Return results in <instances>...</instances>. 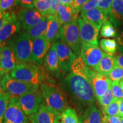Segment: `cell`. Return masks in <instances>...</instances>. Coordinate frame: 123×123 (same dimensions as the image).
<instances>
[{"label": "cell", "instance_id": "1", "mask_svg": "<svg viewBox=\"0 0 123 123\" xmlns=\"http://www.w3.org/2000/svg\"><path fill=\"white\" fill-rule=\"evenodd\" d=\"M64 89L75 101L90 106L95 101V95L91 84L83 77L71 73L62 84Z\"/></svg>", "mask_w": 123, "mask_h": 123}, {"label": "cell", "instance_id": "2", "mask_svg": "<svg viewBox=\"0 0 123 123\" xmlns=\"http://www.w3.org/2000/svg\"><path fill=\"white\" fill-rule=\"evenodd\" d=\"M41 92L44 104L60 113L67 108V101L63 91L53 84L43 83L41 84Z\"/></svg>", "mask_w": 123, "mask_h": 123}, {"label": "cell", "instance_id": "3", "mask_svg": "<svg viewBox=\"0 0 123 123\" xmlns=\"http://www.w3.org/2000/svg\"><path fill=\"white\" fill-rule=\"evenodd\" d=\"M33 41L27 33H22L14 37L10 42V46L14 54L18 64L30 61Z\"/></svg>", "mask_w": 123, "mask_h": 123}, {"label": "cell", "instance_id": "4", "mask_svg": "<svg viewBox=\"0 0 123 123\" xmlns=\"http://www.w3.org/2000/svg\"><path fill=\"white\" fill-rule=\"evenodd\" d=\"M9 75L14 79L36 86H39L42 80L39 69L29 62L17 64Z\"/></svg>", "mask_w": 123, "mask_h": 123}, {"label": "cell", "instance_id": "5", "mask_svg": "<svg viewBox=\"0 0 123 123\" xmlns=\"http://www.w3.org/2000/svg\"><path fill=\"white\" fill-rule=\"evenodd\" d=\"M60 38L67 44L75 54L80 55L82 43L80 36L78 20L62 26Z\"/></svg>", "mask_w": 123, "mask_h": 123}, {"label": "cell", "instance_id": "6", "mask_svg": "<svg viewBox=\"0 0 123 123\" xmlns=\"http://www.w3.org/2000/svg\"><path fill=\"white\" fill-rule=\"evenodd\" d=\"M4 91L9 92L10 95L20 96L36 91L39 86L23 82L12 78L8 74H6L1 80Z\"/></svg>", "mask_w": 123, "mask_h": 123}, {"label": "cell", "instance_id": "7", "mask_svg": "<svg viewBox=\"0 0 123 123\" xmlns=\"http://www.w3.org/2000/svg\"><path fill=\"white\" fill-rule=\"evenodd\" d=\"M28 117L23 112L19 96H10L3 123H26Z\"/></svg>", "mask_w": 123, "mask_h": 123}, {"label": "cell", "instance_id": "8", "mask_svg": "<svg viewBox=\"0 0 123 123\" xmlns=\"http://www.w3.org/2000/svg\"><path fill=\"white\" fill-rule=\"evenodd\" d=\"M19 99L21 108L25 114L27 116L36 113L41 104L43 103L41 91L39 90L21 95L19 96Z\"/></svg>", "mask_w": 123, "mask_h": 123}, {"label": "cell", "instance_id": "9", "mask_svg": "<svg viewBox=\"0 0 123 123\" xmlns=\"http://www.w3.org/2000/svg\"><path fill=\"white\" fill-rule=\"evenodd\" d=\"M88 80L91 84L98 100L105 95L109 88L111 87L112 81L107 75L102 74L91 68Z\"/></svg>", "mask_w": 123, "mask_h": 123}, {"label": "cell", "instance_id": "10", "mask_svg": "<svg viewBox=\"0 0 123 123\" xmlns=\"http://www.w3.org/2000/svg\"><path fill=\"white\" fill-rule=\"evenodd\" d=\"M104 54L99 46L83 44L79 56L86 66L94 70L102 59Z\"/></svg>", "mask_w": 123, "mask_h": 123}, {"label": "cell", "instance_id": "11", "mask_svg": "<svg viewBox=\"0 0 123 123\" xmlns=\"http://www.w3.org/2000/svg\"><path fill=\"white\" fill-rule=\"evenodd\" d=\"M80 36L83 44H90L98 46L99 30L81 16L78 18Z\"/></svg>", "mask_w": 123, "mask_h": 123}, {"label": "cell", "instance_id": "12", "mask_svg": "<svg viewBox=\"0 0 123 123\" xmlns=\"http://www.w3.org/2000/svg\"><path fill=\"white\" fill-rule=\"evenodd\" d=\"M61 116V113L43 103L34 114L28 116L31 123H56Z\"/></svg>", "mask_w": 123, "mask_h": 123}, {"label": "cell", "instance_id": "13", "mask_svg": "<svg viewBox=\"0 0 123 123\" xmlns=\"http://www.w3.org/2000/svg\"><path fill=\"white\" fill-rule=\"evenodd\" d=\"M44 17L34 7H25L18 13L17 18L26 31L41 22Z\"/></svg>", "mask_w": 123, "mask_h": 123}, {"label": "cell", "instance_id": "14", "mask_svg": "<svg viewBox=\"0 0 123 123\" xmlns=\"http://www.w3.org/2000/svg\"><path fill=\"white\" fill-rule=\"evenodd\" d=\"M57 53L60 68L64 71H68L71 69L72 63L78 57L70 47L62 41L54 43Z\"/></svg>", "mask_w": 123, "mask_h": 123}, {"label": "cell", "instance_id": "15", "mask_svg": "<svg viewBox=\"0 0 123 123\" xmlns=\"http://www.w3.org/2000/svg\"><path fill=\"white\" fill-rule=\"evenodd\" d=\"M33 49L30 62L37 64H41L51 45L44 37L37 38L33 40Z\"/></svg>", "mask_w": 123, "mask_h": 123}, {"label": "cell", "instance_id": "16", "mask_svg": "<svg viewBox=\"0 0 123 123\" xmlns=\"http://www.w3.org/2000/svg\"><path fill=\"white\" fill-rule=\"evenodd\" d=\"M79 13L71 5L61 4L54 15L60 24L63 25L77 21Z\"/></svg>", "mask_w": 123, "mask_h": 123}, {"label": "cell", "instance_id": "17", "mask_svg": "<svg viewBox=\"0 0 123 123\" xmlns=\"http://www.w3.org/2000/svg\"><path fill=\"white\" fill-rule=\"evenodd\" d=\"M20 26L21 24L16 15L13 13H10L7 22L0 30V43H5V42L12 35L19 33Z\"/></svg>", "mask_w": 123, "mask_h": 123}, {"label": "cell", "instance_id": "18", "mask_svg": "<svg viewBox=\"0 0 123 123\" xmlns=\"http://www.w3.org/2000/svg\"><path fill=\"white\" fill-rule=\"evenodd\" d=\"M108 15L104 10L96 7L81 13L80 16L100 30L104 22L108 19Z\"/></svg>", "mask_w": 123, "mask_h": 123}, {"label": "cell", "instance_id": "19", "mask_svg": "<svg viewBox=\"0 0 123 123\" xmlns=\"http://www.w3.org/2000/svg\"><path fill=\"white\" fill-rule=\"evenodd\" d=\"M0 67L7 74L16 67V59L10 46H4L0 50Z\"/></svg>", "mask_w": 123, "mask_h": 123}, {"label": "cell", "instance_id": "20", "mask_svg": "<svg viewBox=\"0 0 123 123\" xmlns=\"http://www.w3.org/2000/svg\"><path fill=\"white\" fill-rule=\"evenodd\" d=\"M101 112L93 104L88 106L79 118V123H103Z\"/></svg>", "mask_w": 123, "mask_h": 123}, {"label": "cell", "instance_id": "21", "mask_svg": "<svg viewBox=\"0 0 123 123\" xmlns=\"http://www.w3.org/2000/svg\"><path fill=\"white\" fill-rule=\"evenodd\" d=\"M49 16L50 17V23L48 29L43 37L51 44L60 38V34L62 25L60 24L54 15Z\"/></svg>", "mask_w": 123, "mask_h": 123}, {"label": "cell", "instance_id": "22", "mask_svg": "<svg viewBox=\"0 0 123 123\" xmlns=\"http://www.w3.org/2000/svg\"><path fill=\"white\" fill-rule=\"evenodd\" d=\"M109 18L115 27L123 24V0H113Z\"/></svg>", "mask_w": 123, "mask_h": 123}, {"label": "cell", "instance_id": "23", "mask_svg": "<svg viewBox=\"0 0 123 123\" xmlns=\"http://www.w3.org/2000/svg\"><path fill=\"white\" fill-rule=\"evenodd\" d=\"M44 65L47 70L51 71H57L59 70V59L54 44L51 46L47 53L44 57Z\"/></svg>", "mask_w": 123, "mask_h": 123}, {"label": "cell", "instance_id": "24", "mask_svg": "<svg viewBox=\"0 0 123 123\" xmlns=\"http://www.w3.org/2000/svg\"><path fill=\"white\" fill-rule=\"evenodd\" d=\"M49 23H50L49 16L44 17L41 22L34 27L26 31V33L28 34L32 40L43 37L48 29Z\"/></svg>", "mask_w": 123, "mask_h": 123}, {"label": "cell", "instance_id": "25", "mask_svg": "<svg viewBox=\"0 0 123 123\" xmlns=\"http://www.w3.org/2000/svg\"><path fill=\"white\" fill-rule=\"evenodd\" d=\"M115 65L114 58L112 55L104 53L102 59L94 70L102 74L108 75Z\"/></svg>", "mask_w": 123, "mask_h": 123}, {"label": "cell", "instance_id": "26", "mask_svg": "<svg viewBox=\"0 0 123 123\" xmlns=\"http://www.w3.org/2000/svg\"><path fill=\"white\" fill-rule=\"evenodd\" d=\"M70 70H71V73L83 77L88 80L90 68L86 65L80 56H78L74 60Z\"/></svg>", "mask_w": 123, "mask_h": 123}, {"label": "cell", "instance_id": "27", "mask_svg": "<svg viewBox=\"0 0 123 123\" xmlns=\"http://www.w3.org/2000/svg\"><path fill=\"white\" fill-rule=\"evenodd\" d=\"M100 46L105 54L113 56L116 53L117 44L115 39L104 38L100 41Z\"/></svg>", "mask_w": 123, "mask_h": 123}, {"label": "cell", "instance_id": "28", "mask_svg": "<svg viewBox=\"0 0 123 123\" xmlns=\"http://www.w3.org/2000/svg\"><path fill=\"white\" fill-rule=\"evenodd\" d=\"M53 0H34V7L43 17L49 16Z\"/></svg>", "mask_w": 123, "mask_h": 123}, {"label": "cell", "instance_id": "29", "mask_svg": "<svg viewBox=\"0 0 123 123\" xmlns=\"http://www.w3.org/2000/svg\"><path fill=\"white\" fill-rule=\"evenodd\" d=\"M62 123H79V119L74 108L67 107L61 114Z\"/></svg>", "mask_w": 123, "mask_h": 123}, {"label": "cell", "instance_id": "30", "mask_svg": "<svg viewBox=\"0 0 123 123\" xmlns=\"http://www.w3.org/2000/svg\"><path fill=\"white\" fill-rule=\"evenodd\" d=\"M100 35L104 38H113L116 35V30L110 20L108 19L102 25Z\"/></svg>", "mask_w": 123, "mask_h": 123}, {"label": "cell", "instance_id": "31", "mask_svg": "<svg viewBox=\"0 0 123 123\" xmlns=\"http://www.w3.org/2000/svg\"><path fill=\"white\" fill-rule=\"evenodd\" d=\"M10 96V93L6 91L0 93V123H3L5 113L8 106Z\"/></svg>", "mask_w": 123, "mask_h": 123}, {"label": "cell", "instance_id": "32", "mask_svg": "<svg viewBox=\"0 0 123 123\" xmlns=\"http://www.w3.org/2000/svg\"><path fill=\"white\" fill-rule=\"evenodd\" d=\"M103 111L104 115L107 116H119V100L115 99L107 107L103 108Z\"/></svg>", "mask_w": 123, "mask_h": 123}, {"label": "cell", "instance_id": "33", "mask_svg": "<svg viewBox=\"0 0 123 123\" xmlns=\"http://www.w3.org/2000/svg\"><path fill=\"white\" fill-rule=\"evenodd\" d=\"M107 76L112 82L120 81L123 79V68L119 66L115 65L114 67Z\"/></svg>", "mask_w": 123, "mask_h": 123}, {"label": "cell", "instance_id": "34", "mask_svg": "<svg viewBox=\"0 0 123 123\" xmlns=\"http://www.w3.org/2000/svg\"><path fill=\"white\" fill-rule=\"evenodd\" d=\"M115 100L114 96H113V93H112L111 87L109 88L105 94L102 97H101L99 99H98L99 103L102 106L103 108L107 107L111 103H112V101Z\"/></svg>", "mask_w": 123, "mask_h": 123}, {"label": "cell", "instance_id": "35", "mask_svg": "<svg viewBox=\"0 0 123 123\" xmlns=\"http://www.w3.org/2000/svg\"><path fill=\"white\" fill-rule=\"evenodd\" d=\"M18 4V0H1L0 1V10L6 12Z\"/></svg>", "mask_w": 123, "mask_h": 123}, {"label": "cell", "instance_id": "36", "mask_svg": "<svg viewBox=\"0 0 123 123\" xmlns=\"http://www.w3.org/2000/svg\"><path fill=\"white\" fill-rule=\"evenodd\" d=\"M119 82V81L112 82L111 89L115 99L121 100L123 99V91L120 86Z\"/></svg>", "mask_w": 123, "mask_h": 123}, {"label": "cell", "instance_id": "37", "mask_svg": "<svg viewBox=\"0 0 123 123\" xmlns=\"http://www.w3.org/2000/svg\"><path fill=\"white\" fill-rule=\"evenodd\" d=\"M101 0H89L85 4L83 5L80 9V12L83 13L91 9L96 8L99 6Z\"/></svg>", "mask_w": 123, "mask_h": 123}, {"label": "cell", "instance_id": "38", "mask_svg": "<svg viewBox=\"0 0 123 123\" xmlns=\"http://www.w3.org/2000/svg\"><path fill=\"white\" fill-rule=\"evenodd\" d=\"M113 0H101L98 7L104 10L108 14H110L111 6Z\"/></svg>", "mask_w": 123, "mask_h": 123}, {"label": "cell", "instance_id": "39", "mask_svg": "<svg viewBox=\"0 0 123 123\" xmlns=\"http://www.w3.org/2000/svg\"><path fill=\"white\" fill-rule=\"evenodd\" d=\"M10 13L9 12H4L0 10V30L6 24L8 21Z\"/></svg>", "mask_w": 123, "mask_h": 123}, {"label": "cell", "instance_id": "40", "mask_svg": "<svg viewBox=\"0 0 123 123\" xmlns=\"http://www.w3.org/2000/svg\"><path fill=\"white\" fill-rule=\"evenodd\" d=\"M114 61L115 65L119 66L120 67L123 68V52H120L116 54L114 56Z\"/></svg>", "mask_w": 123, "mask_h": 123}, {"label": "cell", "instance_id": "41", "mask_svg": "<svg viewBox=\"0 0 123 123\" xmlns=\"http://www.w3.org/2000/svg\"><path fill=\"white\" fill-rule=\"evenodd\" d=\"M88 1L89 0H74V2L71 5L75 10L80 12L81 7Z\"/></svg>", "mask_w": 123, "mask_h": 123}, {"label": "cell", "instance_id": "42", "mask_svg": "<svg viewBox=\"0 0 123 123\" xmlns=\"http://www.w3.org/2000/svg\"><path fill=\"white\" fill-rule=\"evenodd\" d=\"M104 118L108 123H121L120 116H111L104 115Z\"/></svg>", "mask_w": 123, "mask_h": 123}, {"label": "cell", "instance_id": "43", "mask_svg": "<svg viewBox=\"0 0 123 123\" xmlns=\"http://www.w3.org/2000/svg\"><path fill=\"white\" fill-rule=\"evenodd\" d=\"M34 0H18V4H19L24 8L34 7Z\"/></svg>", "mask_w": 123, "mask_h": 123}, {"label": "cell", "instance_id": "44", "mask_svg": "<svg viewBox=\"0 0 123 123\" xmlns=\"http://www.w3.org/2000/svg\"><path fill=\"white\" fill-rule=\"evenodd\" d=\"M116 40L119 51L120 52H123V31L117 35Z\"/></svg>", "mask_w": 123, "mask_h": 123}, {"label": "cell", "instance_id": "45", "mask_svg": "<svg viewBox=\"0 0 123 123\" xmlns=\"http://www.w3.org/2000/svg\"><path fill=\"white\" fill-rule=\"evenodd\" d=\"M61 4H62V3L60 1V0H53L51 9L49 15H53L55 14L58 10V7H59Z\"/></svg>", "mask_w": 123, "mask_h": 123}, {"label": "cell", "instance_id": "46", "mask_svg": "<svg viewBox=\"0 0 123 123\" xmlns=\"http://www.w3.org/2000/svg\"><path fill=\"white\" fill-rule=\"evenodd\" d=\"M123 115V99L119 100V116Z\"/></svg>", "mask_w": 123, "mask_h": 123}, {"label": "cell", "instance_id": "47", "mask_svg": "<svg viewBox=\"0 0 123 123\" xmlns=\"http://www.w3.org/2000/svg\"><path fill=\"white\" fill-rule=\"evenodd\" d=\"M60 1L63 4L71 5L74 2V0H60Z\"/></svg>", "mask_w": 123, "mask_h": 123}, {"label": "cell", "instance_id": "48", "mask_svg": "<svg viewBox=\"0 0 123 123\" xmlns=\"http://www.w3.org/2000/svg\"><path fill=\"white\" fill-rule=\"evenodd\" d=\"M6 74V73L4 71L2 70V69L0 67V78H1L2 77L4 76V75Z\"/></svg>", "mask_w": 123, "mask_h": 123}, {"label": "cell", "instance_id": "49", "mask_svg": "<svg viewBox=\"0 0 123 123\" xmlns=\"http://www.w3.org/2000/svg\"><path fill=\"white\" fill-rule=\"evenodd\" d=\"M1 80H2V79L0 78V93H2V92H4V90H3L2 86V83H1Z\"/></svg>", "mask_w": 123, "mask_h": 123}, {"label": "cell", "instance_id": "50", "mask_svg": "<svg viewBox=\"0 0 123 123\" xmlns=\"http://www.w3.org/2000/svg\"><path fill=\"white\" fill-rule=\"evenodd\" d=\"M119 85H120V86L121 89H122L123 91V79L122 80H121L119 81Z\"/></svg>", "mask_w": 123, "mask_h": 123}, {"label": "cell", "instance_id": "51", "mask_svg": "<svg viewBox=\"0 0 123 123\" xmlns=\"http://www.w3.org/2000/svg\"><path fill=\"white\" fill-rule=\"evenodd\" d=\"M56 123H62V121H61V116H60V117L58 119V121H56Z\"/></svg>", "mask_w": 123, "mask_h": 123}, {"label": "cell", "instance_id": "52", "mask_svg": "<svg viewBox=\"0 0 123 123\" xmlns=\"http://www.w3.org/2000/svg\"><path fill=\"white\" fill-rule=\"evenodd\" d=\"M5 44L4 43H0V50H1V49L2 48V47H4Z\"/></svg>", "mask_w": 123, "mask_h": 123}, {"label": "cell", "instance_id": "53", "mask_svg": "<svg viewBox=\"0 0 123 123\" xmlns=\"http://www.w3.org/2000/svg\"><path fill=\"white\" fill-rule=\"evenodd\" d=\"M120 119H121V123H123V117L120 116Z\"/></svg>", "mask_w": 123, "mask_h": 123}, {"label": "cell", "instance_id": "54", "mask_svg": "<svg viewBox=\"0 0 123 123\" xmlns=\"http://www.w3.org/2000/svg\"><path fill=\"white\" fill-rule=\"evenodd\" d=\"M103 123H107V121H106L105 119H104V118L103 119Z\"/></svg>", "mask_w": 123, "mask_h": 123}, {"label": "cell", "instance_id": "55", "mask_svg": "<svg viewBox=\"0 0 123 123\" xmlns=\"http://www.w3.org/2000/svg\"><path fill=\"white\" fill-rule=\"evenodd\" d=\"M26 123H31L30 122V121H27V122Z\"/></svg>", "mask_w": 123, "mask_h": 123}, {"label": "cell", "instance_id": "56", "mask_svg": "<svg viewBox=\"0 0 123 123\" xmlns=\"http://www.w3.org/2000/svg\"><path fill=\"white\" fill-rule=\"evenodd\" d=\"M121 117H123V115H121V116H120Z\"/></svg>", "mask_w": 123, "mask_h": 123}, {"label": "cell", "instance_id": "57", "mask_svg": "<svg viewBox=\"0 0 123 123\" xmlns=\"http://www.w3.org/2000/svg\"><path fill=\"white\" fill-rule=\"evenodd\" d=\"M0 58H1V54H0Z\"/></svg>", "mask_w": 123, "mask_h": 123}, {"label": "cell", "instance_id": "58", "mask_svg": "<svg viewBox=\"0 0 123 123\" xmlns=\"http://www.w3.org/2000/svg\"><path fill=\"white\" fill-rule=\"evenodd\" d=\"M0 1H1V0H0Z\"/></svg>", "mask_w": 123, "mask_h": 123}]
</instances>
